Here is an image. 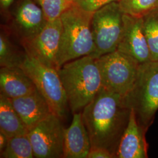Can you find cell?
Wrapping results in <instances>:
<instances>
[{
  "instance_id": "12",
  "label": "cell",
  "mask_w": 158,
  "mask_h": 158,
  "mask_svg": "<svg viewBox=\"0 0 158 158\" xmlns=\"http://www.w3.org/2000/svg\"><path fill=\"white\" fill-rule=\"evenodd\" d=\"M10 100L28 130L53 113L45 98L37 89Z\"/></svg>"
},
{
  "instance_id": "4",
  "label": "cell",
  "mask_w": 158,
  "mask_h": 158,
  "mask_svg": "<svg viewBox=\"0 0 158 158\" xmlns=\"http://www.w3.org/2000/svg\"><path fill=\"white\" fill-rule=\"evenodd\" d=\"M124 100L125 106L134 111L139 124L147 132L158 110V62L141 64L135 83Z\"/></svg>"
},
{
  "instance_id": "7",
  "label": "cell",
  "mask_w": 158,
  "mask_h": 158,
  "mask_svg": "<svg viewBox=\"0 0 158 158\" xmlns=\"http://www.w3.org/2000/svg\"><path fill=\"white\" fill-rule=\"evenodd\" d=\"M124 13L118 2H113L94 12L91 31L94 51L91 56L97 59L117 50L123 27Z\"/></svg>"
},
{
  "instance_id": "3",
  "label": "cell",
  "mask_w": 158,
  "mask_h": 158,
  "mask_svg": "<svg viewBox=\"0 0 158 158\" xmlns=\"http://www.w3.org/2000/svg\"><path fill=\"white\" fill-rule=\"evenodd\" d=\"M93 13L85 11L74 3L62 14V33L57 56L58 69L66 63L90 56L94 52L91 31Z\"/></svg>"
},
{
  "instance_id": "1",
  "label": "cell",
  "mask_w": 158,
  "mask_h": 158,
  "mask_svg": "<svg viewBox=\"0 0 158 158\" xmlns=\"http://www.w3.org/2000/svg\"><path fill=\"white\" fill-rule=\"evenodd\" d=\"M130 114L123 96L102 88L81 113L91 148L106 149L115 157Z\"/></svg>"
},
{
  "instance_id": "9",
  "label": "cell",
  "mask_w": 158,
  "mask_h": 158,
  "mask_svg": "<svg viewBox=\"0 0 158 158\" xmlns=\"http://www.w3.org/2000/svg\"><path fill=\"white\" fill-rule=\"evenodd\" d=\"M62 33L60 18L48 21L33 39L23 42L25 52L50 68H57V56Z\"/></svg>"
},
{
  "instance_id": "23",
  "label": "cell",
  "mask_w": 158,
  "mask_h": 158,
  "mask_svg": "<svg viewBox=\"0 0 158 158\" xmlns=\"http://www.w3.org/2000/svg\"><path fill=\"white\" fill-rule=\"evenodd\" d=\"M113 153L102 148H91L87 158H114Z\"/></svg>"
},
{
  "instance_id": "15",
  "label": "cell",
  "mask_w": 158,
  "mask_h": 158,
  "mask_svg": "<svg viewBox=\"0 0 158 158\" xmlns=\"http://www.w3.org/2000/svg\"><path fill=\"white\" fill-rule=\"evenodd\" d=\"M0 90L1 94L13 99L32 93L36 88L21 68L1 67Z\"/></svg>"
},
{
  "instance_id": "13",
  "label": "cell",
  "mask_w": 158,
  "mask_h": 158,
  "mask_svg": "<svg viewBox=\"0 0 158 158\" xmlns=\"http://www.w3.org/2000/svg\"><path fill=\"white\" fill-rule=\"evenodd\" d=\"M48 21L40 6L32 0H24L17 9L15 23L23 42L33 39L44 28Z\"/></svg>"
},
{
  "instance_id": "22",
  "label": "cell",
  "mask_w": 158,
  "mask_h": 158,
  "mask_svg": "<svg viewBox=\"0 0 158 158\" xmlns=\"http://www.w3.org/2000/svg\"><path fill=\"white\" fill-rule=\"evenodd\" d=\"M120 0H74V3L81 9L94 12L104 6Z\"/></svg>"
},
{
  "instance_id": "18",
  "label": "cell",
  "mask_w": 158,
  "mask_h": 158,
  "mask_svg": "<svg viewBox=\"0 0 158 158\" xmlns=\"http://www.w3.org/2000/svg\"><path fill=\"white\" fill-rule=\"evenodd\" d=\"M142 20L151 60L158 62V8L142 17Z\"/></svg>"
},
{
  "instance_id": "14",
  "label": "cell",
  "mask_w": 158,
  "mask_h": 158,
  "mask_svg": "<svg viewBox=\"0 0 158 158\" xmlns=\"http://www.w3.org/2000/svg\"><path fill=\"white\" fill-rule=\"evenodd\" d=\"M91 148L90 136L81 113H74L71 124L64 130L63 158H87Z\"/></svg>"
},
{
  "instance_id": "10",
  "label": "cell",
  "mask_w": 158,
  "mask_h": 158,
  "mask_svg": "<svg viewBox=\"0 0 158 158\" xmlns=\"http://www.w3.org/2000/svg\"><path fill=\"white\" fill-rule=\"evenodd\" d=\"M123 20V31L117 50L132 57L141 64L152 61L142 17L124 14Z\"/></svg>"
},
{
  "instance_id": "19",
  "label": "cell",
  "mask_w": 158,
  "mask_h": 158,
  "mask_svg": "<svg viewBox=\"0 0 158 158\" xmlns=\"http://www.w3.org/2000/svg\"><path fill=\"white\" fill-rule=\"evenodd\" d=\"M18 53L8 36L2 32L0 35V66L6 68H20L25 57Z\"/></svg>"
},
{
  "instance_id": "16",
  "label": "cell",
  "mask_w": 158,
  "mask_h": 158,
  "mask_svg": "<svg viewBox=\"0 0 158 158\" xmlns=\"http://www.w3.org/2000/svg\"><path fill=\"white\" fill-rule=\"evenodd\" d=\"M0 131L9 138L14 136L25 135L29 130L16 110L10 98L0 94Z\"/></svg>"
},
{
  "instance_id": "25",
  "label": "cell",
  "mask_w": 158,
  "mask_h": 158,
  "mask_svg": "<svg viewBox=\"0 0 158 158\" xmlns=\"http://www.w3.org/2000/svg\"><path fill=\"white\" fill-rule=\"evenodd\" d=\"M14 0H0L1 6L4 8H7L11 4Z\"/></svg>"
},
{
  "instance_id": "8",
  "label": "cell",
  "mask_w": 158,
  "mask_h": 158,
  "mask_svg": "<svg viewBox=\"0 0 158 158\" xmlns=\"http://www.w3.org/2000/svg\"><path fill=\"white\" fill-rule=\"evenodd\" d=\"M60 119L52 113L29 130L34 158H63L65 128Z\"/></svg>"
},
{
  "instance_id": "20",
  "label": "cell",
  "mask_w": 158,
  "mask_h": 158,
  "mask_svg": "<svg viewBox=\"0 0 158 158\" xmlns=\"http://www.w3.org/2000/svg\"><path fill=\"white\" fill-rule=\"evenodd\" d=\"M119 4L125 14L143 17L158 8V0H120Z\"/></svg>"
},
{
  "instance_id": "5",
  "label": "cell",
  "mask_w": 158,
  "mask_h": 158,
  "mask_svg": "<svg viewBox=\"0 0 158 158\" xmlns=\"http://www.w3.org/2000/svg\"><path fill=\"white\" fill-rule=\"evenodd\" d=\"M96 61L102 75L104 89L123 97L131 90L141 64L118 50L99 57Z\"/></svg>"
},
{
  "instance_id": "6",
  "label": "cell",
  "mask_w": 158,
  "mask_h": 158,
  "mask_svg": "<svg viewBox=\"0 0 158 158\" xmlns=\"http://www.w3.org/2000/svg\"><path fill=\"white\" fill-rule=\"evenodd\" d=\"M20 68L32 80L52 113L62 118L66 111L68 100L56 69L44 65L26 52Z\"/></svg>"
},
{
  "instance_id": "17",
  "label": "cell",
  "mask_w": 158,
  "mask_h": 158,
  "mask_svg": "<svg viewBox=\"0 0 158 158\" xmlns=\"http://www.w3.org/2000/svg\"><path fill=\"white\" fill-rule=\"evenodd\" d=\"M1 158H34L33 148L28 134L9 138L6 147L1 152Z\"/></svg>"
},
{
  "instance_id": "11",
  "label": "cell",
  "mask_w": 158,
  "mask_h": 158,
  "mask_svg": "<svg viewBox=\"0 0 158 158\" xmlns=\"http://www.w3.org/2000/svg\"><path fill=\"white\" fill-rule=\"evenodd\" d=\"M146 133L139 124L134 111L131 109L128 124L121 138L114 158H148Z\"/></svg>"
},
{
  "instance_id": "2",
  "label": "cell",
  "mask_w": 158,
  "mask_h": 158,
  "mask_svg": "<svg viewBox=\"0 0 158 158\" xmlns=\"http://www.w3.org/2000/svg\"><path fill=\"white\" fill-rule=\"evenodd\" d=\"M69 107L78 113L103 88L102 75L96 59L85 56L66 63L57 70Z\"/></svg>"
},
{
  "instance_id": "24",
  "label": "cell",
  "mask_w": 158,
  "mask_h": 158,
  "mask_svg": "<svg viewBox=\"0 0 158 158\" xmlns=\"http://www.w3.org/2000/svg\"><path fill=\"white\" fill-rule=\"evenodd\" d=\"M9 138L2 131H0V152H2L6 148Z\"/></svg>"
},
{
  "instance_id": "21",
  "label": "cell",
  "mask_w": 158,
  "mask_h": 158,
  "mask_svg": "<svg viewBox=\"0 0 158 158\" xmlns=\"http://www.w3.org/2000/svg\"><path fill=\"white\" fill-rule=\"evenodd\" d=\"M48 21L60 18L62 14L73 4L74 0H36Z\"/></svg>"
}]
</instances>
